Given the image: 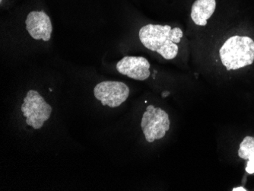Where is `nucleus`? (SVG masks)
<instances>
[{"label": "nucleus", "instance_id": "f03ea898", "mask_svg": "<svg viewBox=\"0 0 254 191\" xmlns=\"http://www.w3.org/2000/svg\"><path fill=\"white\" fill-rule=\"evenodd\" d=\"M219 55L228 71L251 65L254 61V41L249 37H232L222 45Z\"/></svg>", "mask_w": 254, "mask_h": 191}, {"label": "nucleus", "instance_id": "4468645a", "mask_svg": "<svg viewBox=\"0 0 254 191\" xmlns=\"http://www.w3.org/2000/svg\"><path fill=\"white\" fill-rule=\"evenodd\" d=\"M2 0H0V2H2Z\"/></svg>", "mask_w": 254, "mask_h": 191}, {"label": "nucleus", "instance_id": "423d86ee", "mask_svg": "<svg viewBox=\"0 0 254 191\" xmlns=\"http://www.w3.org/2000/svg\"><path fill=\"white\" fill-rule=\"evenodd\" d=\"M215 7V0H196L191 9V18L194 23L199 26L206 25L207 20L213 15Z\"/></svg>", "mask_w": 254, "mask_h": 191}, {"label": "nucleus", "instance_id": "39448f33", "mask_svg": "<svg viewBox=\"0 0 254 191\" xmlns=\"http://www.w3.org/2000/svg\"><path fill=\"white\" fill-rule=\"evenodd\" d=\"M149 68V62L142 57H125L117 64L120 73L138 81L145 80L150 76Z\"/></svg>", "mask_w": 254, "mask_h": 191}, {"label": "nucleus", "instance_id": "9b49d317", "mask_svg": "<svg viewBox=\"0 0 254 191\" xmlns=\"http://www.w3.org/2000/svg\"><path fill=\"white\" fill-rule=\"evenodd\" d=\"M154 108H155V107H154L153 105H148V106L147 107V108H146V111H150V112H151V111H152V110L154 109Z\"/></svg>", "mask_w": 254, "mask_h": 191}, {"label": "nucleus", "instance_id": "9d476101", "mask_svg": "<svg viewBox=\"0 0 254 191\" xmlns=\"http://www.w3.org/2000/svg\"><path fill=\"white\" fill-rule=\"evenodd\" d=\"M233 191H247L248 190L245 189V188H242V187H239V188H235L232 190Z\"/></svg>", "mask_w": 254, "mask_h": 191}, {"label": "nucleus", "instance_id": "7ed1b4c3", "mask_svg": "<svg viewBox=\"0 0 254 191\" xmlns=\"http://www.w3.org/2000/svg\"><path fill=\"white\" fill-rule=\"evenodd\" d=\"M94 95L101 101L103 106L110 108L121 106L129 95V88L125 83L115 81H105L98 84L94 88Z\"/></svg>", "mask_w": 254, "mask_h": 191}, {"label": "nucleus", "instance_id": "ddd939ff", "mask_svg": "<svg viewBox=\"0 0 254 191\" xmlns=\"http://www.w3.org/2000/svg\"><path fill=\"white\" fill-rule=\"evenodd\" d=\"M26 124L28 126H31V121H30L29 118H26Z\"/></svg>", "mask_w": 254, "mask_h": 191}, {"label": "nucleus", "instance_id": "f8f14e48", "mask_svg": "<svg viewBox=\"0 0 254 191\" xmlns=\"http://www.w3.org/2000/svg\"><path fill=\"white\" fill-rule=\"evenodd\" d=\"M170 95L169 92H162V94H161V96L163 97V98H167V97L168 96V95Z\"/></svg>", "mask_w": 254, "mask_h": 191}, {"label": "nucleus", "instance_id": "1a4fd4ad", "mask_svg": "<svg viewBox=\"0 0 254 191\" xmlns=\"http://www.w3.org/2000/svg\"><path fill=\"white\" fill-rule=\"evenodd\" d=\"M165 135H166V131H162V132H160V133L158 134V135H157V136H155V139H162V138L165 137Z\"/></svg>", "mask_w": 254, "mask_h": 191}, {"label": "nucleus", "instance_id": "6e6552de", "mask_svg": "<svg viewBox=\"0 0 254 191\" xmlns=\"http://www.w3.org/2000/svg\"><path fill=\"white\" fill-rule=\"evenodd\" d=\"M246 172L248 174L254 173V155L250 157L248 159V164H247Z\"/></svg>", "mask_w": 254, "mask_h": 191}, {"label": "nucleus", "instance_id": "20e7f679", "mask_svg": "<svg viewBox=\"0 0 254 191\" xmlns=\"http://www.w3.org/2000/svg\"><path fill=\"white\" fill-rule=\"evenodd\" d=\"M27 31L35 40L49 41L53 31L51 18L44 11H34L27 16Z\"/></svg>", "mask_w": 254, "mask_h": 191}, {"label": "nucleus", "instance_id": "0eeeda50", "mask_svg": "<svg viewBox=\"0 0 254 191\" xmlns=\"http://www.w3.org/2000/svg\"><path fill=\"white\" fill-rule=\"evenodd\" d=\"M254 155V137L248 136L240 145L238 150V155L240 158L245 160H248L250 157Z\"/></svg>", "mask_w": 254, "mask_h": 191}, {"label": "nucleus", "instance_id": "f257e3e1", "mask_svg": "<svg viewBox=\"0 0 254 191\" xmlns=\"http://www.w3.org/2000/svg\"><path fill=\"white\" fill-rule=\"evenodd\" d=\"M138 36L145 48L159 54L165 59L176 58L179 51L183 31L181 28H171L170 25H149L141 28Z\"/></svg>", "mask_w": 254, "mask_h": 191}]
</instances>
